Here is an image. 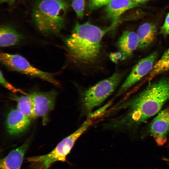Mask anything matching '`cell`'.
<instances>
[{
	"mask_svg": "<svg viewBox=\"0 0 169 169\" xmlns=\"http://www.w3.org/2000/svg\"><path fill=\"white\" fill-rule=\"evenodd\" d=\"M23 37L12 27L3 26L0 29V46L5 47L14 46L19 44Z\"/></svg>",
	"mask_w": 169,
	"mask_h": 169,
	"instance_id": "cell-15",
	"label": "cell"
},
{
	"mask_svg": "<svg viewBox=\"0 0 169 169\" xmlns=\"http://www.w3.org/2000/svg\"><path fill=\"white\" fill-rule=\"evenodd\" d=\"M29 145L27 141L11 151L0 161V169H20L24 154Z\"/></svg>",
	"mask_w": 169,
	"mask_h": 169,
	"instance_id": "cell-12",
	"label": "cell"
},
{
	"mask_svg": "<svg viewBox=\"0 0 169 169\" xmlns=\"http://www.w3.org/2000/svg\"><path fill=\"white\" fill-rule=\"evenodd\" d=\"M0 83L2 86L13 93L19 92L24 95H27L23 90L17 88L8 82L4 77L1 70L0 74Z\"/></svg>",
	"mask_w": 169,
	"mask_h": 169,
	"instance_id": "cell-19",
	"label": "cell"
},
{
	"mask_svg": "<svg viewBox=\"0 0 169 169\" xmlns=\"http://www.w3.org/2000/svg\"><path fill=\"white\" fill-rule=\"evenodd\" d=\"M110 58L113 61L116 62L118 60H122L125 59L124 56L120 52L116 53H113L110 55Z\"/></svg>",
	"mask_w": 169,
	"mask_h": 169,
	"instance_id": "cell-22",
	"label": "cell"
},
{
	"mask_svg": "<svg viewBox=\"0 0 169 169\" xmlns=\"http://www.w3.org/2000/svg\"><path fill=\"white\" fill-rule=\"evenodd\" d=\"M169 70V47L161 58L156 63L149 73L148 79L151 80L157 75Z\"/></svg>",
	"mask_w": 169,
	"mask_h": 169,
	"instance_id": "cell-17",
	"label": "cell"
},
{
	"mask_svg": "<svg viewBox=\"0 0 169 169\" xmlns=\"http://www.w3.org/2000/svg\"><path fill=\"white\" fill-rule=\"evenodd\" d=\"M0 60L3 65L11 70L39 78L56 85L59 84L53 74L43 71L34 67L20 55L2 53Z\"/></svg>",
	"mask_w": 169,
	"mask_h": 169,
	"instance_id": "cell-6",
	"label": "cell"
},
{
	"mask_svg": "<svg viewBox=\"0 0 169 169\" xmlns=\"http://www.w3.org/2000/svg\"><path fill=\"white\" fill-rule=\"evenodd\" d=\"M169 100V78L150 82L138 95L114 108L127 110L123 115L109 121L108 127L118 130L145 122L160 112Z\"/></svg>",
	"mask_w": 169,
	"mask_h": 169,
	"instance_id": "cell-1",
	"label": "cell"
},
{
	"mask_svg": "<svg viewBox=\"0 0 169 169\" xmlns=\"http://www.w3.org/2000/svg\"><path fill=\"white\" fill-rule=\"evenodd\" d=\"M121 77L120 73H115L84 91L80 99L83 111L90 114L95 107L100 105L115 91L119 84Z\"/></svg>",
	"mask_w": 169,
	"mask_h": 169,
	"instance_id": "cell-5",
	"label": "cell"
},
{
	"mask_svg": "<svg viewBox=\"0 0 169 169\" xmlns=\"http://www.w3.org/2000/svg\"><path fill=\"white\" fill-rule=\"evenodd\" d=\"M138 39L136 33L133 31H125L119 38L116 46L125 59L133 54L138 48Z\"/></svg>",
	"mask_w": 169,
	"mask_h": 169,
	"instance_id": "cell-13",
	"label": "cell"
},
{
	"mask_svg": "<svg viewBox=\"0 0 169 169\" xmlns=\"http://www.w3.org/2000/svg\"><path fill=\"white\" fill-rule=\"evenodd\" d=\"M93 120L88 119L72 134L59 142L49 153L26 158L31 169H48L54 162L67 161L69 154L77 140L90 127Z\"/></svg>",
	"mask_w": 169,
	"mask_h": 169,
	"instance_id": "cell-4",
	"label": "cell"
},
{
	"mask_svg": "<svg viewBox=\"0 0 169 169\" xmlns=\"http://www.w3.org/2000/svg\"><path fill=\"white\" fill-rule=\"evenodd\" d=\"M31 118L17 109L8 112L6 120V126L8 133L12 136L19 135L26 131L30 123Z\"/></svg>",
	"mask_w": 169,
	"mask_h": 169,
	"instance_id": "cell-10",
	"label": "cell"
},
{
	"mask_svg": "<svg viewBox=\"0 0 169 169\" xmlns=\"http://www.w3.org/2000/svg\"><path fill=\"white\" fill-rule=\"evenodd\" d=\"M115 27L111 24L102 29L88 23H77L71 34L64 40L70 57L80 64L94 62L100 53L103 37Z\"/></svg>",
	"mask_w": 169,
	"mask_h": 169,
	"instance_id": "cell-2",
	"label": "cell"
},
{
	"mask_svg": "<svg viewBox=\"0 0 169 169\" xmlns=\"http://www.w3.org/2000/svg\"><path fill=\"white\" fill-rule=\"evenodd\" d=\"M72 5L78 18H81L84 14V0H73Z\"/></svg>",
	"mask_w": 169,
	"mask_h": 169,
	"instance_id": "cell-18",
	"label": "cell"
},
{
	"mask_svg": "<svg viewBox=\"0 0 169 169\" xmlns=\"http://www.w3.org/2000/svg\"><path fill=\"white\" fill-rule=\"evenodd\" d=\"M65 0H38L32 13L33 21L41 33L58 34L63 28L68 8Z\"/></svg>",
	"mask_w": 169,
	"mask_h": 169,
	"instance_id": "cell-3",
	"label": "cell"
},
{
	"mask_svg": "<svg viewBox=\"0 0 169 169\" xmlns=\"http://www.w3.org/2000/svg\"><path fill=\"white\" fill-rule=\"evenodd\" d=\"M156 31L155 25L146 23L141 25L136 33L138 42V48L143 49L149 46L154 41Z\"/></svg>",
	"mask_w": 169,
	"mask_h": 169,
	"instance_id": "cell-14",
	"label": "cell"
},
{
	"mask_svg": "<svg viewBox=\"0 0 169 169\" xmlns=\"http://www.w3.org/2000/svg\"><path fill=\"white\" fill-rule=\"evenodd\" d=\"M160 33L166 37L169 34V13L166 17L164 23L161 27Z\"/></svg>",
	"mask_w": 169,
	"mask_h": 169,
	"instance_id": "cell-21",
	"label": "cell"
},
{
	"mask_svg": "<svg viewBox=\"0 0 169 169\" xmlns=\"http://www.w3.org/2000/svg\"><path fill=\"white\" fill-rule=\"evenodd\" d=\"M15 0H0L1 3H7L9 4H13Z\"/></svg>",
	"mask_w": 169,
	"mask_h": 169,
	"instance_id": "cell-23",
	"label": "cell"
},
{
	"mask_svg": "<svg viewBox=\"0 0 169 169\" xmlns=\"http://www.w3.org/2000/svg\"><path fill=\"white\" fill-rule=\"evenodd\" d=\"M139 5L130 0H112L106 5L105 12L106 18L111 20L112 24L117 25L120 16L130 9Z\"/></svg>",
	"mask_w": 169,
	"mask_h": 169,
	"instance_id": "cell-11",
	"label": "cell"
},
{
	"mask_svg": "<svg viewBox=\"0 0 169 169\" xmlns=\"http://www.w3.org/2000/svg\"><path fill=\"white\" fill-rule=\"evenodd\" d=\"M131 1L134 3H139L145 2L147 0H130Z\"/></svg>",
	"mask_w": 169,
	"mask_h": 169,
	"instance_id": "cell-24",
	"label": "cell"
},
{
	"mask_svg": "<svg viewBox=\"0 0 169 169\" xmlns=\"http://www.w3.org/2000/svg\"><path fill=\"white\" fill-rule=\"evenodd\" d=\"M57 92L54 90L48 92H35L30 94L33 101V118L45 117L54 108Z\"/></svg>",
	"mask_w": 169,
	"mask_h": 169,
	"instance_id": "cell-8",
	"label": "cell"
},
{
	"mask_svg": "<svg viewBox=\"0 0 169 169\" xmlns=\"http://www.w3.org/2000/svg\"><path fill=\"white\" fill-rule=\"evenodd\" d=\"M112 0H90L89 6L90 8L95 9L106 5Z\"/></svg>",
	"mask_w": 169,
	"mask_h": 169,
	"instance_id": "cell-20",
	"label": "cell"
},
{
	"mask_svg": "<svg viewBox=\"0 0 169 169\" xmlns=\"http://www.w3.org/2000/svg\"><path fill=\"white\" fill-rule=\"evenodd\" d=\"M150 131L159 145L165 142L169 131V108L159 112L151 124Z\"/></svg>",
	"mask_w": 169,
	"mask_h": 169,
	"instance_id": "cell-9",
	"label": "cell"
},
{
	"mask_svg": "<svg viewBox=\"0 0 169 169\" xmlns=\"http://www.w3.org/2000/svg\"><path fill=\"white\" fill-rule=\"evenodd\" d=\"M10 98L17 103V109L23 114L30 118H33V108L30 94L18 96L10 95Z\"/></svg>",
	"mask_w": 169,
	"mask_h": 169,
	"instance_id": "cell-16",
	"label": "cell"
},
{
	"mask_svg": "<svg viewBox=\"0 0 169 169\" xmlns=\"http://www.w3.org/2000/svg\"><path fill=\"white\" fill-rule=\"evenodd\" d=\"M157 56V53L154 52L139 60L119 88L115 97L121 95L149 73L156 62Z\"/></svg>",
	"mask_w": 169,
	"mask_h": 169,
	"instance_id": "cell-7",
	"label": "cell"
}]
</instances>
